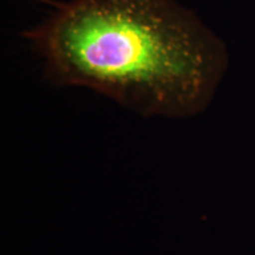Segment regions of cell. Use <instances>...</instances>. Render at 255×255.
I'll list each match as a JSON object with an SVG mask.
<instances>
[{"label": "cell", "instance_id": "6da1fadb", "mask_svg": "<svg viewBox=\"0 0 255 255\" xmlns=\"http://www.w3.org/2000/svg\"><path fill=\"white\" fill-rule=\"evenodd\" d=\"M26 37L56 84L146 116L202 113L227 69L222 41L175 0H68Z\"/></svg>", "mask_w": 255, "mask_h": 255}]
</instances>
